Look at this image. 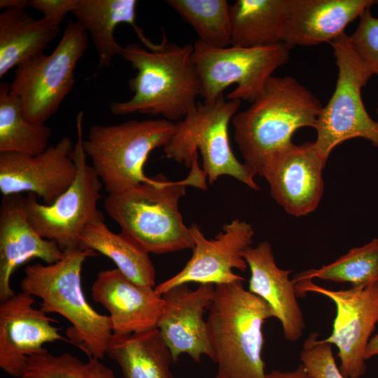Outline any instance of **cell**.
Wrapping results in <instances>:
<instances>
[{"mask_svg": "<svg viewBox=\"0 0 378 378\" xmlns=\"http://www.w3.org/2000/svg\"><path fill=\"white\" fill-rule=\"evenodd\" d=\"M56 242L41 237L31 225L22 194L3 196L0 208V300L15 295L11 276L21 265L33 258L47 264L63 256Z\"/></svg>", "mask_w": 378, "mask_h": 378, "instance_id": "ac0fdd59", "label": "cell"}, {"mask_svg": "<svg viewBox=\"0 0 378 378\" xmlns=\"http://www.w3.org/2000/svg\"><path fill=\"white\" fill-rule=\"evenodd\" d=\"M266 378H312L302 364L295 369L289 371L272 370L267 373Z\"/></svg>", "mask_w": 378, "mask_h": 378, "instance_id": "836d02e7", "label": "cell"}, {"mask_svg": "<svg viewBox=\"0 0 378 378\" xmlns=\"http://www.w3.org/2000/svg\"><path fill=\"white\" fill-rule=\"evenodd\" d=\"M293 0H237L230 4L231 46L283 43Z\"/></svg>", "mask_w": 378, "mask_h": 378, "instance_id": "603a6c76", "label": "cell"}, {"mask_svg": "<svg viewBox=\"0 0 378 378\" xmlns=\"http://www.w3.org/2000/svg\"><path fill=\"white\" fill-rule=\"evenodd\" d=\"M374 356H378V334L370 340L365 349V359L368 360Z\"/></svg>", "mask_w": 378, "mask_h": 378, "instance_id": "d590c367", "label": "cell"}, {"mask_svg": "<svg viewBox=\"0 0 378 378\" xmlns=\"http://www.w3.org/2000/svg\"><path fill=\"white\" fill-rule=\"evenodd\" d=\"M241 103L224 95L214 102H198L192 111L175 123L174 134L163 147L164 156L190 168L200 151L202 170L210 184L226 175L258 190L255 176L237 159L230 146L229 125Z\"/></svg>", "mask_w": 378, "mask_h": 378, "instance_id": "8992f818", "label": "cell"}, {"mask_svg": "<svg viewBox=\"0 0 378 378\" xmlns=\"http://www.w3.org/2000/svg\"><path fill=\"white\" fill-rule=\"evenodd\" d=\"M289 50L282 43L216 48L196 41L192 59L200 81L201 97L205 102H214L235 84L226 99L253 102L273 73L288 62Z\"/></svg>", "mask_w": 378, "mask_h": 378, "instance_id": "30bf717a", "label": "cell"}, {"mask_svg": "<svg viewBox=\"0 0 378 378\" xmlns=\"http://www.w3.org/2000/svg\"><path fill=\"white\" fill-rule=\"evenodd\" d=\"M378 0H293L283 43L312 46L330 43Z\"/></svg>", "mask_w": 378, "mask_h": 378, "instance_id": "44dd1931", "label": "cell"}, {"mask_svg": "<svg viewBox=\"0 0 378 378\" xmlns=\"http://www.w3.org/2000/svg\"><path fill=\"white\" fill-rule=\"evenodd\" d=\"M192 53L193 45L169 43L165 36L154 50L137 43L124 46L121 56L136 71L129 80L133 95L125 102H111V113L160 115L171 122L182 120L201 96Z\"/></svg>", "mask_w": 378, "mask_h": 378, "instance_id": "7a4b0ae2", "label": "cell"}, {"mask_svg": "<svg viewBox=\"0 0 378 378\" xmlns=\"http://www.w3.org/2000/svg\"><path fill=\"white\" fill-rule=\"evenodd\" d=\"M91 292L93 300L109 312L113 335L157 328L164 300L155 288L139 286L115 268L99 272Z\"/></svg>", "mask_w": 378, "mask_h": 378, "instance_id": "d6986e66", "label": "cell"}, {"mask_svg": "<svg viewBox=\"0 0 378 378\" xmlns=\"http://www.w3.org/2000/svg\"><path fill=\"white\" fill-rule=\"evenodd\" d=\"M29 0H0V8H20L29 7Z\"/></svg>", "mask_w": 378, "mask_h": 378, "instance_id": "e575fe53", "label": "cell"}, {"mask_svg": "<svg viewBox=\"0 0 378 378\" xmlns=\"http://www.w3.org/2000/svg\"><path fill=\"white\" fill-rule=\"evenodd\" d=\"M18 378H115L111 369L94 358L87 362L64 353L53 355L48 351L28 358L23 374Z\"/></svg>", "mask_w": 378, "mask_h": 378, "instance_id": "f546056e", "label": "cell"}, {"mask_svg": "<svg viewBox=\"0 0 378 378\" xmlns=\"http://www.w3.org/2000/svg\"><path fill=\"white\" fill-rule=\"evenodd\" d=\"M60 32V25L35 19L25 9L0 14V78L12 68L41 52Z\"/></svg>", "mask_w": 378, "mask_h": 378, "instance_id": "cb8c5ba5", "label": "cell"}, {"mask_svg": "<svg viewBox=\"0 0 378 378\" xmlns=\"http://www.w3.org/2000/svg\"><path fill=\"white\" fill-rule=\"evenodd\" d=\"M96 255L92 250L78 248L64 251L62 258L55 263L28 265L20 288L40 298V309L45 313H56L69 321L71 326L66 334L69 343L88 358L102 360L113 336L109 317L90 306L81 282L85 260Z\"/></svg>", "mask_w": 378, "mask_h": 378, "instance_id": "5b68a950", "label": "cell"}, {"mask_svg": "<svg viewBox=\"0 0 378 378\" xmlns=\"http://www.w3.org/2000/svg\"><path fill=\"white\" fill-rule=\"evenodd\" d=\"M77 0H29V6L43 14V18L60 25L64 18L73 12Z\"/></svg>", "mask_w": 378, "mask_h": 378, "instance_id": "d6a6232c", "label": "cell"}, {"mask_svg": "<svg viewBox=\"0 0 378 378\" xmlns=\"http://www.w3.org/2000/svg\"><path fill=\"white\" fill-rule=\"evenodd\" d=\"M174 129L166 119L94 125L83 147L108 193H118L150 179L145 163L152 150L167 144Z\"/></svg>", "mask_w": 378, "mask_h": 378, "instance_id": "52a82bcc", "label": "cell"}, {"mask_svg": "<svg viewBox=\"0 0 378 378\" xmlns=\"http://www.w3.org/2000/svg\"><path fill=\"white\" fill-rule=\"evenodd\" d=\"M215 285L199 284L196 289L188 284L174 286L162 296L164 307L157 328L169 347L174 362L183 354L200 363L202 356L213 361L214 354L209 342L204 315L214 300Z\"/></svg>", "mask_w": 378, "mask_h": 378, "instance_id": "e0dca14e", "label": "cell"}, {"mask_svg": "<svg viewBox=\"0 0 378 378\" xmlns=\"http://www.w3.org/2000/svg\"><path fill=\"white\" fill-rule=\"evenodd\" d=\"M318 278L337 283L349 282L361 287L378 281V239L351 248L327 265L298 274L293 281Z\"/></svg>", "mask_w": 378, "mask_h": 378, "instance_id": "f1b7e54d", "label": "cell"}, {"mask_svg": "<svg viewBox=\"0 0 378 378\" xmlns=\"http://www.w3.org/2000/svg\"><path fill=\"white\" fill-rule=\"evenodd\" d=\"M196 32L198 41L216 48L231 45L230 4L226 0H167Z\"/></svg>", "mask_w": 378, "mask_h": 378, "instance_id": "83f0119b", "label": "cell"}, {"mask_svg": "<svg viewBox=\"0 0 378 378\" xmlns=\"http://www.w3.org/2000/svg\"><path fill=\"white\" fill-rule=\"evenodd\" d=\"M297 296L316 293L335 304L331 335L325 340L338 349L340 370L345 378H360L366 372L365 352L378 322V281L361 287L333 290L312 279L293 281Z\"/></svg>", "mask_w": 378, "mask_h": 378, "instance_id": "7c38bea8", "label": "cell"}, {"mask_svg": "<svg viewBox=\"0 0 378 378\" xmlns=\"http://www.w3.org/2000/svg\"><path fill=\"white\" fill-rule=\"evenodd\" d=\"M34 303V297L22 290L1 301L0 368L13 378L23 374L30 356L48 351L45 344L69 342L55 321Z\"/></svg>", "mask_w": 378, "mask_h": 378, "instance_id": "9a60e30c", "label": "cell"}, {"mask_svg": "<svg viewBox=\"0 0 378 378\" xmlns=\"http://www.w3.org/2000/svg\"><path fill=\"white\" fill-rule=\"evenodd\" d=\"M135 0H77L72 14L90 35L98 59L99 70L108 67L113 57L121 56L123 47L115 38V30L121 23L130 25L144 47L155 49L136 23Z\"/></svg>", "mask_w": 378, "mask_h": 378, "instance_id": "7402d4cb", "label": "cell"}, {"mask_svg": "<svg viewBox=\"0 0 378 378\" xmlns=\"http://www.w3.org/2000/svg\"><path fill=\"white\" fill-rule=\"evenodd\" d=\"M206 178L197 158L183 179L172 181L159 174L120 192L108 194L104 206L121 231L148 253L192 249L195 241L178 204L187 186L206 190Z\"/></svg>", "mask_w": 378, "mask_h": 378, "instance_id": "6da1fadb", "label": "cell"}, {"mask_svg": "<svg viewBox=\"0 0 378 378\" xmlns=\"http://www.w3.org/2000/svg\"><path fill=\"white\" fill-rule=\"evenodd\" d=\"M338 69L335 90L322 106L314 129V146L326 162L332 150L345 141L362 138L378 147V121L367 112L361 91L374 75L344 33L330 43Z\"/></svg>", "mask_w": 378, "mask_h": 378, "instance_id": "ba28073f", "label": "cell"}, {"mask_svg": "<svg viewBox=\"0 0 378 378\" xmlns=\"http://www.w3.org/2000/svg\"><path fill=\"white\" fill-rule=\"evenodd\" d=\"M79 248L97 251L108 257L134 284L155 287L156 272L149 253L123 232H112L103 216L85 227L80 237Z\"/></svg>", "mask_w": 378, "mask_h": 378, "instance_id": "484cf974", "label": "cell"}, {"mask_svg": "<svg viewBox=\"0 0 378 378\" xmlns=\"http://www.w3.org/2000/svg\"><path fill=\"white\" fill-rule=\"evenodd\" d=\"M377 113L378 114V103H377Z\"/></svg>", "mask_w": 378, "mask_h": 378, "instance_id": "8d00e7d4", "label": "cell"}, {"mask_svg": "<svg viewBox=\"0 0 378 378\" xmlns=\"http://www.w3.org/2000/svg\"><path fill=\"white\" fill-rule=\"evenodd\" d=\"M51 129L27 120L20 100L10 92V83L0 84V153L36 155L50 146Z\"/></svg>", "mask_w": 378, "mask_h": 378, "instance_id": "4316f807", "label": "cell"}, {"mask_svg": "<svg viewBox=\"0 0 378 378\" xmlns=\"http://www.w3.org/2000/svg\"><path fill=\"white\" fill-rule=\"evenodd\" d=\"M74 146L64 136L43 153L31 155L0 153V190L3 195L35 194L51 204L74 182L77 168L73 160Z\"/></svg>", "mask_w": 378, "mask_h": 378, "instance_id": "5bb4252c", "label": "cell"}, {"mask_svg": "<svg viewBox=\"0 0 378 378\" xmlns=\"http://www.w3.org/2000/svg\"><path fill=\"white\" fill-rule=\"evenodd\" d=\"M321 108L317 97L295 78L270 77L250 106L231 122L244 164L260 176L273 157L293 144L298 130L314 127Z\"/></svg>", "mask_w": 378, "mask_h": 378, "instance_id": "3957f363", "label": "cell"}, {"mask_svg": "<svg viewBox=\"0 0 378 378\" xmlns=\"http://www.w3.org/2000/svg\"><path fill=\"white\" fill-rule=\"evenodd\" d=\"M189 227L195 241L192 256L180 272L155 286L158 294L162 295L174 286L192 282L218 285L245 280L233 269L244 272L248 267L244 255L253 242L251 224L234 219L211 239L204 237L197 224Z\"/></svg>", "mask_w": 378, "mask_h": 378, "instance_id": "4fadbf2b", "label": "cell"}, {"mask_svg": "<svg viewBox=\"0 0 378 378\" xmlns=\"http://www.w3.org/2000/svg\"><path fill=\"white\" fill-rule=\"evenodd\" d=\"M106 355L119 365L123 378H173L172 355L158 328L113 335Z\"/></svg>", "mask_w": 378, "mask_h": 378, "instance_id": "d4e9b609", "label": "cell"}, {"mask_svg": "<svg viewBox=\"0 0 378 378\" xmlns=\"http://www.w3.org/2000/svg\"><path fill=\"white\" fill-rule=\"evenodd\" d=\"M358 19L357 28L349 36L351 43L373 74L378 76V17H374L369 8Z\"/></svg>", "mask_w": 378, "mask_h": 378, "instance_id": "1f68e13d", "label": "cell"}, {"mask_svg": "<svg viewBox=\"0 0 378 378\" xmlns=\"http://www.w3.org/2000/svg\"><path fill=\"white\" fill-rule=\"evenodd\" d=\"M326 163L313 142L293 143L273 157L260 176L266 179L272 197L288 214L303 216L314 211L321 200Z\"/></svg>", "mask_w": 378, "mask_h": 378, "instance_id": "2e32d148", "label": "cell"}, {"mask_svg": "<svg viewBox=\"0 0 378 378\" xmlns=\"http://www.w3.org/2000/svg\"><path fill=\"white\" fill-rule=\"evenodd\" d=\"M83 113L76 118L77 141L72 153L77 172L72 184L51 204H41L36 195L28 193L26 209L31 225L43 238L57 243L62 251L79 248L85 227L102 217L98 209L102 183L83 147Z\"/></svg>", "mask_w": 378, "mask_h": 378, "instance_id": "8fae6325", "label": "cell"}, {"mask_svg": "<svg viewBox=\"0 0 378 378\" xmlns=\"http://www.w3.org/2000/svg\"><path fill=\"white\" fill-rule=\"evenodd\" d=\"M300 360L312 378H345L335 363L332 344L318 340L317 332L310 333L304 340Z\"/></svg>", "mask_w": 378, "mask_h": 378, "instance_id": "4dcf8cb0", "label": "cell"}, {"mask_svg": "<svg viewBox=\"0 0 378 378\" xmlns=\"http://www.w3.org/2000/svg\"><path fill=\"white\" fill-rule=\"evenodd\" d=\"M244 258L251 271L248 290L268 303L281 324L286 339L297 342L303 335L305 324L295 284L288 276L292 271L276 265L267 241L250 246Z\"/></svg>", "mask_w": 378, "mask_h": 378, "instance_id": "ffe728a7", "label": "cell"}, {"mask_svg": "<svg viewBox=\"0 0 378 378\" xmlns=\"http://www.w3.org/2000/svg\"><path fill=\"white\" fill-rule=\"evenodd\" d=\"M243 282L215 285L206 319L218 365L215 378H266L262 326L275 316L268 303L246 290Z\"/></svg>", "mask_w": 378, "mask_h": 378, "instance_id": "277c9868", "label": "cell"}, {"mask_svg": "<svg viewBox=\"0 0 378 378\" xmlns=\"http://www.w3.org/2000/svg\"><path fill=\"white\" fill-rule=\"evenodd\" d=\"M88 41L84 28L69 20L50 54L39 53L16 67L10 92L20 100L27 120L45 124L57 112L73 88L75 70Z\"/></svg>", "mask_w": 378, "mask_h": 378, "instance_id": "9c48e42d", "label": "cell"}]
</instances>
